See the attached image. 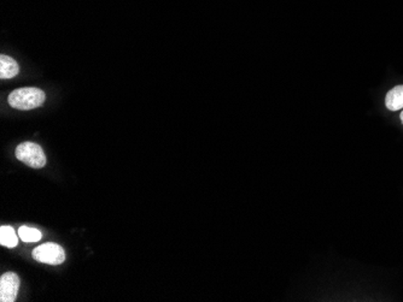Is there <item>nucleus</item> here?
<instances>
[{
	"mask_svg": "<svg viewBox=\"0 0 403 302\" xmlns=\"http://www.w3.org/2000/svg\"><path fill=\"white\" fill-rule=\"evenodd\" d=\"M20 66L17 61L9 56H0V79L9 80L17 76Z\"/></svg>",
	"mask_w": 403,
	"mask_h": 302,
	"instance_id": "obj_5",
	"label": "nucleus"
},
{
	"mask_svg": "<svg viewBox=\"0 0 403 302\" xmlns=\"http://www.w3.org/2000/svg\"><path fill=\"white\" fill-rule=\"evenodd\" d=\"M401 121H402V123H403V111H402V114H401Z\"/></svg>",
	"mask_w": 403,
	"mask_h": 302,
	"instance_id": "obj_9",
	"label": "nucleus"
},
{
	"mask_svg": "<svg viewBox=\"0 0 403 302\" xmlns=\"http://www.w3.org/2000/svg\"><path fill=\"white\" fill-rule=\"evenodd\" d=\"M386 105L390 111H399L403 109V86H396L388 92Z\"/></svg>",
	"mask_w": 403,
	"mask_h": 302,
	"instance_id": "obj_6",
	"label": "nucleus"
},
{
	"mask_svg": "<svg viewBox=\"0 0 403 302\" xmlns=\"http://www.w3.org/2000/svg\"><path fill=\"white\" fill-rule=\"evenodd\" d=\"M16 158L33 169H41L46 165L47 159L41 146L34 142H23L16 147Z\"/></svg>",
	"mask_w": 403,
	"mask_h": 302,
	"instance_id": "obj_2",
	"label": "nucleus"
},
{
	"mask_svg": "<svg viewBox=\"0 0 403 302\" xmlns=\"http://www.w3.org/2000/svg\"><path fill=\"white\" fill-rule=\"evenodd\" d=\"M33 258L39 263L61 265L66 260V252L56 243H44L33 250Z\"/></svg>",
	"mask_w": 403,
	"mask_h": 302,
	"instance_id": "obj_3",
	"label": "nucleus"
},
{
	"mask_svg": "<svg viewBox=\"0 0 403 302\" xmlns=\"http://www.w3.org/2000/svg\"><path fill=\"white\" fill-rule=\"evenodd\" d=\"M18 243L17 234L9 225H3L0 228V245L15 248Z\"/></svg>",
	"mask_w": 403,
	"mask_h": 302,
	"instance_id": "obj_7",
	"label": "nucleus"
},
{
	"mask_svg": "<svg viewBox=\"0 0 403 302\" xmlns=\"http://www.w3.org/2000/svg\"><path fill=\"white\" fill-rule=\"evenodd\" d=\"M18 236L22 241L27 242V243H33V242L41 241V232L38 229L29 228V227H21L18 229Z\"/></svg>",
	"mask_w": 403,
	"mask_h": 302,
	"instance_id": "obj_8",
	"label": "nucleus"
},
{
	"mask_svg": "<svg viewBox=\"0 0 403 302\" xmlns=\"http://www.w3.org/2000/svg\"><path fill=\"white\" fill-rule=\"evenodd\" d=\"M46 96L45 93L36 87H24L15 89L14 92L10 93L8 101L10 106L16 110L36 109L44 104Z\"/></svg>",
	"mask_w": 403,
	"mask_h": 302,
	"instance_id": "obj_1",
	"label": "nucleus"
},
{
	"mask_svg": "<svg viewBox=\"0 0 403 302\" xmlns=\"http://www.w3.org/2000/svg\"><path fill=\"white\" fill-rule=\"evenodd\" d=\"M21 280L14 272H6L0 278V301L14 302L17 298Z\"/></svg>",
	"mask_w": 403,
	"mask_h": 302,
	"instance_id": "obj_4",
	"label": "nucleus"
}]
</instances>
